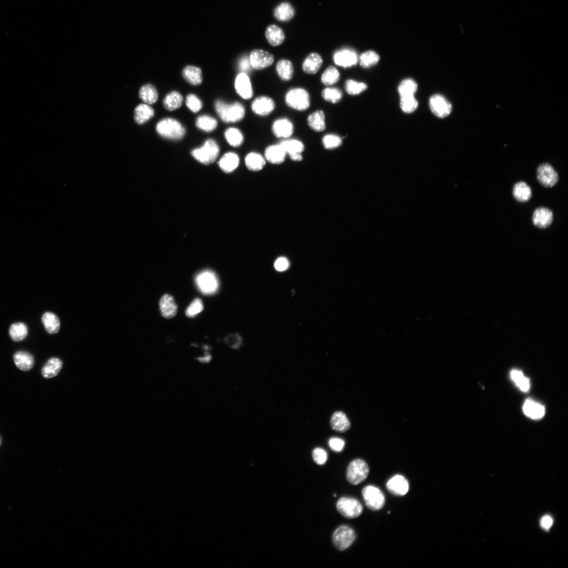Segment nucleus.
Returning <instances> with one entry per match:
<instances>
[{"mask_svg": "<svg viewBox=\"0 0 568 568\" xmlns=\"http://www.w3.org/2000/svg\"><path fill=\"white\" fill-rule=\"evenodd\" d=\"M215 111L220 119L225 123H235L241 121L244 117L245 109L239 102L228 104L220 100L215 103Z\"/></svg>", "mask_w": 568, "mask_h": 568, "instance_id": "nucleus-1", "label": "nucleus"}, {"mask_svg": "<svg viewBox=\"0 0 568 568\" xmlns=\"http://www.w3.org/2000/svg\"><path fill=\"white\" fill-rule=\"evenodd\" d=\"M157 131L162 137L173 141L181 140L186 133L183 125L175 119L165 118L157 126Z\"/></svg>", "mask_w": 568, "mask_h": 568, "instance_id": "nucleus-2", "label": "nucleus"}, {"mask_svg": "<svg viewBox=\"0 0 568 568\" xmlns=\"http://www.w3.org/2000/svg\"><path fill=\"white\" fill-rule=\"evenodd\" d=\"M219 148L215 141L212 139L207 140L203 146L194 149L191 155L194 158L201 163L210 164L218 158Z\"/></svg>", "mask_w": 568, "mask_h": 568, "instance_id": "nucleus-3", "label": "nucleus"}, {"mask_svg": "<svg viewBox=\"0 0 568 568\" xmlns=\"http://www.w3.org/2000/svg\"><path fill=\"white\" fill-rule=\"evenodd\" d=\"M285 101L291 108L298 110H305L310 106V96L307 90L301 88H294L287 93Z\"/></svg>", "mask_w": 568, "mask_h": 568, "instance_id": "nucleus-4", "label": "nucleus"}, {"mask_svg": "<svg viewBox=\"0 0 568 568\" xmlns=\"http://www.w3.org/2000/svg\"><path fill=\"white\" fill-rule=\"evenodd\" d=\"M369 468L367 464L362 460L352 461L348 466L346 478L354 485L363 482L368 477Z\"/></svg>", "mask_w": 568, "mask_h": 568, "instance_id": "nucleus-5", "label": "nucleus"}, {"mask_svg": "<svg viewBox=\"0 0 568 568\" xmlns=\"http://www.w3.org/2000/svg\"><path fill=\"white\" fill-rule=\"evenodd\" d=\"M337 509L345 518L354 519L361 516L363 508L358 501L354 498L343 497L337 503Z\"/></svg>", "mask_w": 568, "mask_h": 568, "instance_id": "nucleus-6", "label": "nucleus"}, {"mask_svg": "<svg viewBox=\"0 0 568 568\" xmlns=\"http://www.w3.org/2000/svg\"><path fill=\"white\" fill-rule=\"evenodd\" d=\"M356 538L355 532L347 525H342L338 528L332 536V542L335 547L343 551L349 548L354 542Z\"/></svg>", "mask_w": 568, "mask_h": 568, "instance_id": "nucleus-7", "label": "nucleus"}, {"mask_svg": "<svg viewBox=\"0 0 568 568\" xmlns=\"http://www.w3.org/2000/svg\"><path fill=\"white\" fill-rule=\"evenodd\" d=\"M362 494L365 504L370 510L378 511L384 506L385 498L379 488L367 486L363 489Z\"/></svg>", "mask_w": 568, "mask_h": 568, "instance_id": "nucleus-8", "label": "nucleus"}, {"mask_svg": "<svg viewBox=\"0 0 568 568\" xmlns=\"http://www.w3.org/2000/svg\"><path fill=\"white\" fill-rule=\"evenodd\" d=\"M537 178L540 184L546 188L553 187L559 181L558 173L548 163H544L538 166Z\"/></svg>", "mask_w": 568, "mask_h": 568, "instance_id": "nucleus-9", "label": "nucleus"}, {"mask_svg": "<svg viewBox=\"0 0 568 568\" xmlns=\"http://www.w3.org/2000/svg\"><path fill=\"white\" fill-rule=\"evenodd\" d=\"M251 65L255 70H260L271 66L274 61L273 55L262 50H254L249 57Z\"/></svg>", "mask_w": 568, "mask_h": 568, "instance_id": "nucleus-10", "label": "nucleus"}, {"mask_svg": "<svg viewBox=\"0 0 568 568\" xmlns=\"http://www.w3.org/2000/svg\"><path fill=\"white\" fill-rule=\"evenodd\" d=\"M432 112L437 117L444 118L451 112L452 106L444 96L437 94L433 96L429 102Z\"/></svg>", "mask_w": 568, "mask_h": 568, "instance_id": "nucleus-11", "label": "nucleus"}, {"mask_svg": "<svg viewBox=\"0 0 568 568\" xmlns=\"http://www.w3.org/2000/svg\"><path fill=\"white\" fill-rule=\"evenodd\" d=\"M235 88L237 93L245 100L251 99L253 95L250 80L245 73L241 72L235 81Z\"/></svg>", "mask_w": 568, "mask_h": 568, "instance_id": "nucleus-12", "label": "nucleus"}, {"mask_svg": "<svg viewBox=\"0 0 568 568\" xmlns=\"http://www.w3.org/2000/svg\"><path fill=\"white\" fill-rule=\"evenodd\" d=\"M159 309L162 316L165 319H171L177 314L178 307L174 297L169 294H165L161 298Z\"/></svg>", "mask_w": 568, "mask_h": 568, "instance_id": "nucleus-13", "label": "nucleus"}, {"mask_svg": "<svg viewBox=\"0 0 568 568\" xmlns=\"http://www.w3.org/2000/svg\"><path fill=\"white\" fill-rule=\"evenodd\" d=\"M552 212L546 207L538 208L534 212L532 220L534 225L540 229L549 228L552 223Z\"/></svg>", "mask_w": 568, "mask_h": 568, "instance_id": "nucleus-14", "label": "nucleus"}, {"mask_svg": "<svg viewBox=\"0 0 568 568\" xmlns=\"http://www.w3.org/2000/svg\"><path fill=\"white\" fill-rule=\"evenodd\" d=\"M386 487L390 493L398 496L405 495L409 489L407 480L399 475H395L390 479L386 484Z\"/></svg>", "mask_w": 568, "mask_h": 568, "instance_id": "nucleus-15", "label": "nucleus"}, {"mask_svg": "<svg viewBox=\"0 0 568 568\" xmlns=\"http://www.w3.org/2000/svg\"><path fill=\"white\" fill-rule=\"evenodd\" d=\"M274 101L269 97L259 96L254 100L252 104L253 111L260 116H267L271 113L275 109Z\"/></svg>", "mask_w": 568, "mask_h": 568, "instance_id": "nucleus-16", "label": "nucleus"}, {"mask_svg": "<svg viewBox=\"0 0 568 568\" xmlns=\"http://www.w3.org/2000/svg\"><path fill=\"white\" fill-rule=\"evenodd\" d=\"M335 63L345 68L350 67L357 64L358 56L354 50L348 49L339 50L334 55Z\"/></svg>", "mask_w": 568, "mask_h": 568, "instance_id": "nucleus-17", "label": "nucleus"}, {"mask_svg": "<svg viewBox=\"0 0 568 568\" xmlns=\"http://www.w3.org/2000/svg\"><path fill=\"white\" fill-rule=\"evenodd\" d=\"M272 131L277 137L287 138L294 133L293 124L287 119H279L274 122Z\"/></svg>", "mask_w": 568, "mask_h": 568, "instance_id": "nucleus-18", "label": "nucleus"}, {"mask_svg": "<svg viewBox=\"0 0 568 568\" xmlns=\"http://www.w3.org/2000/svg\"><path fill=\"white\" fill-rule=\"evenodd\" d=\"M524 413L533 420L543 418L545 414V408L541 404L532 399L526 400L523 406Z\"/></svg>", "mask_w": 568, "mask_h": 568, "instance_id": "nucleus-19", "label": "nucleus"}, {"mask_svg": "<svg viewBox=\"0 0 568 568\" xmlns=\"http://www.w3.org/2000/svg\"><path fill=\"white\" fill-rule=\"evenodd\" d=\"M330 424L331 428L339 433L347 432L351 427V423L347 415L340 411H336L332 415Z\"/></svg>", "mask_w": 568, "mask_h": 568, "instance_id": "nucleus-20", "label": "nucleus"}, {"mask_svg": "<svg viewBox=\"0 0 568 568\" xmlns=\"http://www.w3.org/2000/svg\"><path fill=\"white\" fill-rule=\"evenodd\" d=\"M323 64V59L320 54L313 53L309 55L302 64V70L308 74H315Z\"/></svg>", "mask_w": 568, "mask_h": 568, "instance_id": "nucleus-21", "label": "nucleus"}, {"mask_svg": "<svg viewBox=\"0 0 568 568\" xmlns=\"http://www.w3.org/2000/svg\"><path fill=\"white\" fill-rule=\"evenodd\" d=\"M286 155V152L280 144L270 146L265 152L267 160L273 164L282 163L285 161Z\"/></svg>", "mask_w": 568, "mask_h": 568, "instance_id": "nucleus-22", "label": "nucleus"}, {"mask_svg": "<svg viewBox=\"0 0 568 568\" xmlns=\"http://www.w3.org/2000/svg\"><path fill=\"white\" fill-rule=\"evenodd\" d=\"M13 359L17 367L22 371L31 370L34 364V357L25 352L19 351L16 353L14 355Z\"/></svg>", "mask_w": 568, "mask_h": 568, "instance_id": "nucleus-23", "label": "nucleus"}, {"mask_svg": "<svg viewBox=\"0 0 568 568\" xmlns=\"http://www.w3.org/2000/svg\"><path fill=\"white\" fill-rule=\"evenodd\" d=\"M239 163L238 156L233 152H229L221 158L218 165L221 170L225 173H231L237 169Z\"/></svg>", "mask_w": 568, "mask_h": 568, "instance_id": "nucleus-24", "label": "nucleus"}, {"mask_svg": "<svg viewBox=\"0 0 568 568\" xmlns=\"http://www.w3.org/2000/svg\"><path fill=\"white\" fill-rule=\"evenodd\" d=\"M62 367L63 363L59 358H52L42 369V375L45 378H53L58 375Z\"/></svg>", "mask_w": 568, "mask_h": 568, "instance_id": "nucleus-25", "label": "nucleus"}, {"mask_svg": "<svg viewBox=\"0 0 568 568\" xmlns=\"http://www.w3.org/2000/svg\"><path fill=\"white\" fill-rule=\"evenodd\" d=\"M512 194L515 199L521 203L527 202L532 198L531 187L524 182L517 183L514 186Z\"/></svg>", "mask_w": 568, "mask_h": 568, "instance_id": "nucleus-26", "label": "nucleus"}, {"mask_svg": "<svg viewBox=\"0 0 568 568\" xmlns=\"http://www.w3.org/2000/svg\"><path fill=\"white\" fill-rule=\"evenodd\" d=\"M266 35L269 44L274 47L281 45L285 40L283 30L274 24L268 26Z\"/></svg>", "mask_w": 568, "mask_h": 568, "instance_id": "nucleus-27", "label": "nucleus"}, {"mask_svg": "<svg viewBox=\"0 0 568 568\" xmlns=\"http://www.w3.org/2000/svg\"><path fill=\"white\" fill-rule=\"evenodd\" d=\"M184 79L193 86H198L203 81L202 71L199 67L195 66H187L183 70Z\"/></svg>", "mask_w": 568, "mask_h": 568, "instance_id": "nucleus-28", "label": "nucleus"}, {"mask_svg": "<svg viewBox=\"0 0 568 568\" xmlns=\"http://www.w3.org/2000/svg\"><path fill=\"white\" fill-rule=\"evenodd\" d=\"M308 122L310 127L314 131L323 132L326 129L325 116L322 110H318L310 115Z\"/></svg>", "mask_w": 568, "mask_h": 568, "instance_id": "nucleus-29", "label": "nucleus"}, {"mask_svg": "<svg viewBox=\"0 0 568 568\" xmlns=\"http://www.w3.org/2000/svg\"><path fill=\"white\" fill-rule=\"evenodd\" d=\"M155 110L149 105L141 104L138 105L134 111V120L138 124H143L153 118Z\"/></svg>", "mask_w": 568, "mask_h": 568, "instance_id": "nucleus-30", "label": "nucleus"}, {"mask_svg": "<svg viewBox=\"0 0 568 568\" xmlns=\"http://www.w3.org/2000/svg\"><path fill=\"white\" fill-rule=\"evenodd\" d=\"M295 15L294 8L288 3H284L276 7L274 10L275 18L282 22H287L292 19Z\"/></svg>", "mask_w": 568, "mask_h": 568, "instance_id": "nucleus-31", "label": "nucleus"}, {"mask_svg": "<svg viewBox=\"0 0 568 568\" xmlns=\"http://www.w3.org/2000/svg\"><path fill=\"white\" fill-rule=\"evenodd\" d=\"M183 98L181 94L176 91H173L165 97L163 100L164 108L169 111H173L181 107L182 105Z\"/></svg>", "mask_w": 568, "mask_h": 568, "instance_id": "nucleus-32", "label": "nucleus"}, {"mask_svg": "<svg viewBox=\"0 0 568 568\" xmlns=\"http://www.w3.org/2000/svg\"><path fill=\"white\" fill-rule=\"evenodd\" d=\"M266 160L260 155L254 153L249 154L245 158V164L248 170L252 171H259L264 168Z\"/></svg>", "mask_w": 568, "mask_h": 568, "instance_id": "nucleus-33", "label": "nucleus"}, {"mask_svg": "<svg viewBox=\"0 0 568 568\" xmlns=\"http://www.w3.org/2000/svg\"><path fill=\"white\" fill-rule=\"evenodd\" d=\"M42 321L49 334L57 333L60 330V322L57 315L50 312H47L43 315Z\"/></svg>", "mask_w": 568, "mask_h": 568, "instance_id": "nucleus-34", "label": "nucleus"}, {"mask_svg": "<svg viewBox=\"0 0 568 568\" xmlns=\"http://www.w3.org/2000/svg\"><path fill=\"white\" fill-rule=\"evenodd\" d=\"M276 71L282 80L287 81L293 76L294 67L290 61L281 60L277 64Z\"/></svg>", "mask_w": 568, "mask_h": 568, "instance_id": "nucleus-35", "label": "nucleus"}, {"mask_svg": "<svg viewBox=\"0 0 568 568\" xmlns=\"http://www.w3.org/2000/svg\"><path fill=\"white\" fill-rule=\"evenodd\" d=\"M158 96L157 89L151 85H145L140 90V98L147 104L155 103L158 99Z\"/></svg>", "mask_w": 568, "mask_h": 568, "instance_id": "nucleus-36", "label": "nucleus"}, {"mask_svg": "<svg viewBox=\"0 0 568 568\" xmlns=\"http://www.w3.org/2000/svg\"><path fill=\"white\" fill-rule=\"evenodd\" d=\"M289 156L301 154L304 150L303 143L297 140H286L280 144Z\"/></svg>", "mask_w": 568, "mask_h": 568, "instance_id": "nucleus-37", "label": "nucleus"}, {"mask_svg": "<svg viewBox=\"0 0 568 568\" xmlns=\"http://www.w3.org/2000/svg\"><path fill=\"white\" fill-rule=\"evenodd\" d=\"M196 126L201 130L206 132H210L215 130L217 128V121L210 116H201L197 119Z\"/></svg>", "mask_w": 568, "mask_h": 568, "instance_id": "nucleus-38", "label": "nucleus"}, {"mask_svg": "<svg viewBox=\"0 0 568 568\" xmlns=\"http://www.w3.org/2000/svg\"><path fill=\"white\" fill-rule=\"evenodd\" d=\"M27 332L28 330L24 324L17 323L11 325L9 330V335L14 341L19 342L26 337Z\"/></svg>", "mask_w": 568, "mask_h": 568, "instance_id": "nucleus-39", "label": "nucleus"}, {"mask_svg": "<svg viewBox=\"0 0 568 568\" xmlns=\"http://www.w3.org/2000/svg\"><path fill=\"white\" fill-rule=\"evenodd\" d=\"M225 137L228 142L233 147H239L244 142L242 132L237 128H229L225 132Z\"/></svg>", "mask_w": 568, "mask_h": 568, "instance_id": "nucleus-40", "label": "nucleus"}, {"mask_svg": "<svg viewBox=\"0 0 568 568\" xmlns=\"http://www.w3.org/2000/svg\"><path fill=\"white\" fill-rule=\"evenodd\" d=\"M511 377L519 388L521 391L524 392H528L530 389V381L525 377L522 371L518 370H512L510 373Z\"/></svg>", "mask_w": 568, "mask_h": 568, "instance_id": "nucleus-41", "label": "nucleus"}, {"mask_svg": "<svg viewBox=\"0 0 568 568\" xmlns=\"http://www.w3.org/2000/svg\"><path fill=\"white\" fill-rule=\"evenodd\" d=\"M198 282L200 287L206 292H212L216 287L215 279L210 273H204L201 275L199 277Z\"/></svg>", "mask_w": 568, "mask_h": 568, "instance_id": "nucleus-42", "label": "nucleus"}, {"mask_svg": "<svg viewBox=\"0 0 568 568\" xmlns=\"http://www.w3.org/2000/svg\"><path fill=\"white\" fill-rule=\"evenodd\" d=\"M416 82L412 79H406L401 82L398 88L400 97L413 96L418 90Z\"/></svg>", "mask_w": 568, "mask_h": 568, "instance_id": "nucleus-43", "label": "nucleus"}, {"mask_svg": "<svg viewBox=\"0 0 568 568\" xmlns=\"http://www.w3.org/2000/svg\"><path fill=\"white\" fill-rule=\"evenodd\" d=\"M340 79V74L337 69L334 66L328 67L322 75L321 80L324 85L331 86L337 83Z\"/></svg>", "mask_w": 568, "mask_h": 568, "instance_id": "nucleus-44", "label": "nucleus"}, {"mask_svg": "<svg viewBox=\"0 0 568 568\" xmlns=\"http://www.w3.org/2000/svg\"><path fill=\"white\" fill-rule=\"evenodd\" d=\"M378 54L372 51H368L363 53L359 58L361 65L365 68L370 67L376 64L380 61Z\"/></svg>", "mask_w": 568, "mask_h": 568, "instance_id": "nucleus-45", "label": "nucleus"}, {"mask_svg": "<svg viewBox=\"0 0 568 568\" xmlns=\"http://www.w3.org/2000/svg\"><path fill=\"white\" fill-rule=\"evenodd\" d=\"M322 95L325 101L333 104L338 103L343 98L342 91L336 88H326L322 91Z\"/></svg>", "mask_w": 568, "mask_h": 568, "instance_id": "nucleus-46", "label": "nucleus"}, {"mask_svg": "<svg viewBox=\"0 0 568 568\" xmlns=\"http://www.w3.org/2000/svg\"><path fill=\"white\" fill-rule=\"evenodd\" d=\"M418 105V102L414 98V96H403L400 98V107L406 113L414 112L417 109Z\"/></svg>", "mask_w": 568, "mask_h": 568, "instance_id": "nucleus-47", "label": "nucleus"}, {"mask_svg": "<svg viewBox=\"0 0 568 568\" xmlns=\"http://www.w3.org/2000/svg\"><path fill=\"white\" fill-rule=\"evenodd\" d=\"M346 90L352 95H358L365 91L367 86L365 83L357 82L352 80H349L346 82Z\"/></svg>", "mask_w": 568, "mask_h": 568, "instance_id": "nucleus-48", "label": "nucleus"}, {"mask_svg": "<svg viewBox=\"0 0 568 568\" xmlns=\"http://www.w3.org/2000/svg\"><path fill=\"white\" fill-rule=\"evenodd\" d=\"M204 310L203 301L200 298H197L190 305L186 310V315L188 318H193L201 313Z\"/></svg>", "mask_w": 568, "mask_h": 568, "instance_id": "nucleus-49", "label": "nucleus"}, {"mask_svg": "<svg viewBox=\"0 0 568 568\" xmlns=\"http://www.w3.org/2000/svg\"><path fill=\"white\" fill-rule=\"evenodd\" d=\"M342 143L341 137L335 134H327L323 138V144L325 148L332 149L336 148Z\"/></svg>", "mask_w": 568, "mask_h": 568, "instance_id": "nucleus-50", "label": "nucleus"}, {"mask_svg": "<svg viewBox=\"0 0 568 568\" xmlns=\"http://www.w3.org/2000/svg\"><path fill=\"white\" fill-rule=\"evenodd\" d=\"M187 107L193 113H197L203 107V103L197 96L193 94L188 95L186 99Z\"/></svg>", "mask_w": 568, "mask_h": 568, "instance_id": "nucleus-51", "label": "nucleus"}, {"mask_svg": "<svg viewBox=\"0 0 568 568\" xmlns=\"http://www.w3.org/2000/svg\"><path fill=\"white\" fill-rule=\"evenodd\" d=\"M313 459L318 465H324L327 461L328 455L327 452L322 448H316L312 453Z\"/></svg>", "mask_w": 568, "mask_h": 568, "instance_id": "nucleus-52", "label": "nucleus"}, {"mask_svg": "<svg viewBox=\"0 0 568 568\" xmlns=\"http://www.w3.org/2000/svg\"><path fill=\"white\" fill-rule=\"evenodd\" d=\"M328 444L330 448L336 452H340L345 447V441L339 438L333 437L329 439Z\"/></svg>", "mask_w": 568, "mask_h": 568, "instance_id": "nucleus-53", "label": "nucleus"}, {"mask_svg": "<svg viewBox=\"0 0 568 568\" xmlns=\"http://www.w3.org/2000/svg\"><path fill=\"white\" fill-rule=\"evenodd\" d=\"M274 266L277 271L282 272L288 268L289 262L286 258L282 257L276 260Z\"/></svg>", "mask_w": 568, "mask_h": 568, "instance_id": "nucleus-54", "label": "nucleus"}, {"mask_svg": "<svg viewBox=\"0 0 568 568\" xmlns=\"http://www.w3.org/2000/svg\"><path fill=\"white\" fill-rule=\"evenodd\" d=\"M239 67L242 73H246V72L250 70L251 65L249 57L246 56L242 57L240 60Z\"/></svg>", "mask_w": 568, "mask_h": 568, "instance_id": "nucleus-55", "label": "nucleus"}, {"mask_svg": "<svg viewBox=\"0 0 568 568\" xmlns=\"http://www.w3.org/2000/svg\"><path fill=\"white\" fill-rule=\"evenodd\" d=\"M553 523V519L549 515L544 516L540 520V525L546 531H549L551 528Z\"/></svg>", "mask_w": 568, "mask_h": 568, "instance_id": "nucleus-56", "label": "nucleus"}, {"mask_svg": "<svg viewBox=\"0 0 568 568\" xmlns=\"http://www.w3.org/2000/svg\"><path fill=\"white\" fill-rule=\"evenodd\" d=\"M290 158L294 161H300L302 159L301 154L289 156Z\"/></svg>", "mask_w": 568, "mask_h": 568, "instance_id": "nucleus-57", "label": "nucleus"}, {"mask_svg": "<svg viewBox=\"0 0 568 568\" xmlns=\"http://www.w3.org/2000/svg\"><path fill=\"white\" fill-rule=\"evenodd\" d=\"M0 444H1V439H0Z\"/></svg>", "mask_w": 568, "mask_h": 568, "instance_id": "nucleus-58", "label": "nucleus"}]
</instances>
